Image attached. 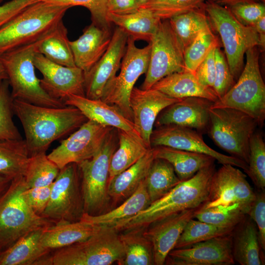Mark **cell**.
I'll use <instances>...</instances> for the list:
<instances>
[{"label": "cell", "instance_id": "6da1fadb", "mask_svg": "<svg viewBox=\"0 0 265 265\" xmlns=\"http://www.w3.org/2000/svg\"><path fill=\"white\" fill-rule=\"evenodd\" d=\"M14 114L24 131L29 157L46 153L51 143L78 129L88 119L77 108H54L13 100Z\"/></svg>", "mask_w": 265, "mask_h": 265}, {"label": "cell", "instance_id": "7a4b0ae2", "mask_svg": "<svg viewBox=\"0 0 265 265\" xmlns=\"http://www.w3.org/2000/svg\"><path fill=\"white\" fill-rule=\"evenodd\" d=\"M215 170L214 163L202 168L191 178L181 182L144 210L112 227L117 231L145 228L151 223L172 214L199 208L207 200L212 177Z\"/></svg>", "mask_w": 265, "mask_h": 265}, {"label": "cell", "instance_id": "3957f363", "mask_svg": "<svg viewBox=\"0 0 265 265\" xmlns=\"http://www.w3.org/2000/svg\"><path fill=\"white\" fill-rule=\"evenodd\" d=\"M70 7L39 0L0 28V56L35 42L50 32Z\"/></svg>", "mask_w": 265, "mask_h": 265}, {"label": "cell", "instance_id": "277c9868", "mask_svg": "<svg viewBox=\"0 0 265 265\" xmlns=\"http://www.w3.org/2000/svg\"><path fill=\"white\" fill-rule=\"evenodd\" d=\"M38 41V40H37ZM37 41L7 52L0 56L5 69L13 100L33 105L60 108L66 106L50 96L42 87L36 76L33 57Z\"/></svg>", "mask_w": 265, "mask_h": 265}, {"label": "cell", "instance_id": "5b68a950", "mask_svg": "<svg viewBox=\"0 0 265 265\" xmlns=\"http://www.w3.org/2000/svg\"><path fill=\"white\" fill-rule=\"evenodd\" d=\"M246 62L238 79L211 108L230 107L248 114L262 127L265 119V85L259 66L258 47L245 53Z\"/></svg>", "mask_w": 265, "mask_h": 265}, {"label": "cell", "instance_id": "8992f818", "mask_svg": "<svg viewBox=\"0 0 265 265\" xmlns=\"http://www.w3.org/2000/svg\"><path fill=\"white\" fill-rule=\"evenodd\" d=\"M204 8L210 24L220 36L227 62L236 81L243 70L246 52L259 46L258 34L253 26L240 23L226 6L206 1Z\"/></svg>", "mask_w": 265, "mask_h": 265}, {"label": "cell", "instance_id": "52a82bcc", "mask_svg": "<svg viewBox=\"0 0 265 265\" xmlns=\"http://www.w3.org/2000/svg\"><path fill=\"white\" fill-rule=\"evenodd\" d=\"M27 188L24 176L13 178L0 196V250L8 248L20 238L33 230L54 223L35 214L24 200Z\"/></svg>", "mask_w": 265, "mask_h": 265}, {"label": "cell", "instance_id": "ba28073f", "mask_svg": "<svg viewBox=\"0 0 265 265\" xmlns=\"http://www.w3.org/2000/svg\"><path fill=\"white\" fill-rule=\"evenodd\" d=\"M259 127L255 119L238 109L211 108L207 133L218 147L248 164L250 139Z\"/></svg>", "mask_w": 265, "mask_h": 265}, {"label": "cell", "instance_id": "9c48e42d", "mask_svg": "<svg viewBox=\"0 0 265 265\" xmlns=\"http://www.w3.org/2000/svg\"><path fill=\"white\" fill-rule=\"evenodd\" d=\"M124 257L118 232L101 226L87 239L52 252V265H110Z\"/></svg>", "mask_w": 265, "mask_h": 265}, {"label": "cell", "instance_id": "30bf717a", "mask_svg": "<svg viewBox=\"0 0 265 265\" xmlns=\"http://www.w3.org/2000/svg\"><path fill=\"white\" fill-rule=\"evenodd\" d=\"M116 141L112 131L98 153L78 164L84 211L91 215L104 212L110 199L107 192L109 170Z\"/></svg>", "mask_w": 265, "mask_h": 265}, {"label": "cell", "instance_id": "8fae6325", "mask_svg": "<svg viewBox=\"0 0 265 265\" xmlns=\"http://www.w3.org/2000/svg\"><path fill=\"white\" fill-rule=\"evenodd\" d=\"M151 47L149 43L146 47L139 48L135 46V41L128 36L120 72L107 85L101 98L104 102L116 106L132 121L130 95L138 79L147 71Z\"/></svg>", "mask_w": 265, "mask_h": 265}, {"label": "cell", "instance_id": "7c38bea8", "mask_svg": "<svg viewBox=\"0 0 265 265\" xmlns=\"http://www.w3.org/2000/svg\"><path fill=\"white\" fill-rule=\"evenodd\" d=\"M84 213L80 176L77 163L60 169L52 184L48 204L41 216L54 223L80 221Z\"/></svg>", "mask_w": 265, "mask_h": 265}, {"label": "cell", "instance_id": "4fadbf2b", "mask_svg": "<svg viewBox=\"0 0 265 265\" xmlns=\"http://www.w3.org/2000/svg\"><path fill=\"white\" fill-rule=\"evenodd\" d=\"M239 168L223 164L214 172L207 201L199 208L216 206L238 208L246 214L255 199L256 192Z\"/></svg>", "mask_w": 265, "mask_h": 265}, {"label": "cell", "instance_id": "5bb4252c", "mask_svg": "<svg viewBox=\"0 0 265 265\" xmlns=\"http://www.w3.org/2000/svg\"><path fill=\"white\" fill-rule=\"evenodd\" d=\"M149 64L141 89H148L164 77L185 71L184 53L168 20H161L150 42Z\"/></svg>", "mask_w": 265, "mask_h": 265}, {"label": "cell", "instance_id": "9a60e30c", "mask_svg": "<svg viewBox=\"0 0 265 265\" xmlns=\"http://www.w3.org/2000/svg\"><path fill=\"white\" fill-rule=\"evenodd\" d=\"M112 129L88 120L62 140L48 157L59 169L70 163L78 164L90 159L101 149Z\"/></svg>", "mask_w": 265, "mask_h": 265}, {"label": "cell", "instance_id": "2e32d148", "mask_svg": "<svg viewBox=\"0 0 265 265\" xmlns=\"http://www.w3.org/2000/svg\"><path fill=\"white\" fill-rule=\"evenodd\" d=\"M150 143L151 147L163 146L207 155L222 165L231 164L243 169L246 173L248 171L246 163L212 149L205 143L202 134L194 129L176 125L158 127L153 131Z\"/></svg>", "mask_w": 265, "mask_h": 265}, {"label": "cell", "instance_id": "e0dca14e", "mask_svg": "<svg viewBox=\"0 0 265 265\" xmlns=\"http://www.w3.org/2000/svg\"><path fill=\"white\" fill-rule=\"evenodd\" d=\"M33 63L43 76L42 87L52 98L64 103L70 95L85 96L84 75L80 69L55 63L38 53L34 54Z\"/></svg>", "mask_w": 265, "mask_h": 265}, {"label": "cell", "instance_id": "ac0fdd59", "mask_svg": "<svg viewBox=\"0 0 265 265\" xmlns=\"http://www.w3.org/2000/svg\"><path fill=\"white\" fill-rule=\"evenodd\" d=\"M232 233L197 242L187 247L173 249L168 254L164 265H234L236 263L232 254Z\"/></svg>", "mask_w": 265, "mask_h": 265}, {"label": "cell", "instance_id": "d6986e66", "mask_svg": "<svg viewBox=\"0 0 265 265\" xmlns=\"http://www.w3.org/2000/svg\"><path fill=\"white\" fill-rule=\"evenodd\" d=\"M128 36L117 27L112 35L106 52L84 75L85 97L101 99L105 88L116 76L124 55Z\"/></svg>", "mask_w": 265, "mask_h": 265}, {"label": "cell", "instance_id": "ffe728a7", "mask_svg": "<svg viewBox=\"0 0 265 265\" xmlns=\"http://www.w3.org/2000/svg\"><path fill=\"white\" fill-rule=\"evenodd\" d=\"M181 99H175L151 88L143 89L133 87L130 98L134 128L149 148L153 127L159 114L169 106Z\"/></svg>", "mask_w": 265, "mask_h": 265}, {"label": "cell", "instance_id": "44dd1931", "mask_svg": "<svg viewBox=\"0 0 265 265\" xmlns=\"http://www.w3.org/2000/svg\"><path fill=\"white\" fill-rule=\"evenodd\" d=\"M213 102L197 97H187L169 106L158 115L155 124L158 127L176 125L207 132L210 110Z\"/></svg>", "mask_w": 265, "mask_h": 265}, {"label": "cell", "instance_id": "7402d4cb", "mask_svg": "<svg viewBox=\"0 0 265 265\" xmlns=\"http://www.w3.org/2000/svg\"><path fill=\"white\" fill-rule=\"evenodd\" d=\"M197 209L186 210L155 221L144 228L143 233L153 247L154 264L164 265L187 222L194 218Z\"/></svg>", "mask_w": 265, "mask_h": 265}, {"label": "cell", "instance_id": "603a6c76", "mask_svg": "<svg viewBox=\"0 0 265 265\" xmlns=\"http://www.w3.org/2000/svg\"><path fill=\"white\" fill-rule=\"evenodd\" d=\"M111 36L110 29L93 23L85 27L77 39L70 41L76 66L87 73L106 52Z\"/></svg>", "mask_w": 265, "mask_h": 265}, {"label": "cell", "instance_id": "cb8c5ba5", "mask_svg": "<svg viewBox=\"0 0 265 265\" xmlns=\"http://www.w3.org/2000/svg\"><path fill=\"white\" fill-rule=\"evenodd\" d=\"M64 103L79 109L88 120L139 136L132 121L126 117L116 106L101 99L70 95Z\"/></svg>", "mask_w": 265, "mask_h": 265}, {"label": "cell", "instance_id": "d4e9b609", "mask_svg": "<svg viewBox=\"0 0 265 265\" xmlns=\"http://www.w3.org/2000/svg\"><path fill=\"white\" fill-rule=\"evenodd\" d=\"M44 228L31 231L0 253V265H49L52 251L40 242Z\"/></svg>", "mask_w": 265, "mask_h": 265}, {"label": "cell", "instance_id": "484cf974", "mask_svg": "<svg viewBox=\"0 0 265 265\" xmlns=\"http://www.w3.org/2000/svg\"><path fill=\"white\" fill-rule=\"evenodd\" d=\"M232 254L235 263L240 265H265V252L260 246L256 225L248 215L233 231Z\"/></svg>", "mask_w": 265, "mask_h": 265}, {"label": "cell", "instance_id": "4316f807", "mask_svg": "<svg viewBox=\"0 0 265 265\" xmlns=\"http://www.w3.org/2000/svg\"><path fill=\"white\" fill-rule=\"evenodd\" d=\"M155 158L151 148L134 164L110 180L107 186L109 198L115 203L123 202L132 195L145 180Z\"/></svg>", "mask_w": 265, "mask_h": 265}, {"label": "cell", "instance_id": "83f0119b", "mask_svg": "<svg viewBox=\"0 0 265 265\" xmlns=\"http://www.w3.org/2000/svg\"><path fill=\"white\" fill-rule=\"evenodd\" d=\"M101 227L81 220L54 223L44 229L41 244L45 248L53 251L87 239Z\"/></svg>", "mask_w": 265, "mask_h": 265}, {"label": "cell", "instance_id": "f1b7e54d", "mask_svg": "<svg viewBox=\"0 0 265 265\" xmlns=\"http://www.w3.org/2000/svg\"><path fill=\"white\" fill-rule=\"evenodd\" d=\"M152 88L175 99L197 97L213 102L218 99L212 88L203 85L194 73L186 71L168 75L157 82Z\"/></svg>", "mask_w": 265, "mask_h": 265}, {"label": "cell", "instance_id": "f546056e", "mask_svg": "<svg viewBox=\"0 0 265 265\" xmlns=\"http://www.w3.org/2000/svg\"><path fill=\"white\" fill-rule=\"evenodd\" d=\"M150 204L145 180L132 195L116 208L96 215L84 213L80 220L93 225L112 227L136 215Z\"/></svg>", "mask_w": 265, "mask_h": 265}, {"label": "cell", "instance_id": "4dcf8cb0", "mask_svg": "<svg viewBox=\"0 0 265 265\" xmlns=\"http://www.w3.org/2000/svg\"><path fill=\"white\" fill-rule=\"evenodd\" d=\"M152 148L155 158L165 159L172 164L181 182L191 178L200 170L215 161L213 157L203 154L163 146Z\"/></svg>", "mask_w": 265, "mask_h": 265}, {"label": "cell", "instance_id": "1f68e13d", "mask_svg": "<svg viewBox=\"0 0 265 265\" xmlns=\"http://www.w3.org/2000/svg\"><path fill=\"white\" fill-rule=\"evenodd\" d=\"M107 19L135 41L141 40L149 43L161 21L151 11L141 8L125 14L108 13Z\"/></svg>", "mask_w": 265, "mask_h": 265}, {"label": "cell", "instance_id": "d6a6232c", "mask_svg": "<svg viewBox=\"0 0 265 265\" xmlns=\"http://www.w3.org/2000/svg\"><path fill=\"white\" fill-rule=\"evenodd\" d=\"M67 33L62 20L50 32L37 41V52L55 63L76 67Z\"/></svg>", "mask_w": 265, "mask_h": 265}, {"label": "cell", "instance_id": "836d02e7", "mask_svg": "<svg viewBox=\"0 0 265 265\" xmlns=\"http://www.w3.org/2000/svg\"><path fill=\"white\" fill-rule=\"evenodd\" d=\"M118 148L110 162L108 181L142 158L151 148L135 134L118 130Z\"/></svg>", "mask_w": 265, "mask_h": 265}, {"label": "cell", "instance_id": "e575fe53", "mask_svg": "<svg viewBox=\"0 0 265 265\" xmlns=\"http://www.w3.org/2000/svg\"><path fill=\"white\" fill-rule=\"evenodd\" d=\"M144 228L124 230L119 234L124 257L119 265H155L152 242L144 234Z\"/></svg>", "mask_w": 265, "mask_h": 265}, {"label": "cell", "instance_id": "d590c367", "mask_svg": "<svg viewBox=\"0 0 265 265\" xmlns=\"http://www.w3.org/2000/svg\"><path fill=\"white\" fill-rule=\"evenodd\" d=\"M168 21L183 53L200 32L210 26L204 6L174 16Z\"/></svg>", "mask_w": 265, "mask_h": 265}, {"label": "cell", "instance_id": "8d00e7d4", "mask_svg": "<svg viewBox=\"0 0 265 265\" xmlns=\"http://www.w3.org/2000/svg\"><path fill=\"white\" fill-rule=\"evenodd\" d=\"M181 182L170 162L155 158L145 179L151 203L165 195Z\"/></svg>", "mask_w": 265, "mask_h": 265}, {"label": "cell", "instance_id": "74e56055", "mask_svg": "<svg viewBox=\"0 0 265 265\" xmlns=\"http://www.w3.org/2000/svg\"><path fill=\"white\" fill-rule=\"evenodd\" d=\"M29 158L25 140L0 139V175L11 179L24 176Z\"/></svg>", "mask_w": 265, "mask_h": 265}, {"label": "cell", "instance_id": "f35d334b", "mask_svg": "<svg viewBox=\"0 0 265 265\" xmlns=\"http://www.w3.org/2000/svg\"><path fill=\"white\" fill-rule=\"evenodd\" d=\"M60 169L49 159L46 153L29 157L24 175L27 188L51 185L57 177Z\"/></svg>", "mask_w": 265, "mask_h": 265}, {"label": "cell", "instance_id": "ab89813d", "mask_svg": "<svg viewBox=\"0 0 265 265\" xmlns=\"http://www.w3.org/2000/svg\"><path fill=\"white\" fill-rule=\"evenodd\" d=\"M235 228L218 226L193 218L186 224L174 249L187 247L197 242L230 234Z\"/></svg>", "mask_w": 265, "mask_h": 265}, {"label": "cell", "instance_id": "60d3db41", "mask_svg": "<svg viewBox=\"0 0 265 265\" xmlns=\"http://www.w3.org/2000/svg\"><path fill=\"white\" fill-rule=\"evenodd\" d=\"M218 46L210 26L203 30L184 52L185 71L194 73L212 49Z\"/></svg>", "mask_w": 265, "mask_h": 265}, {"label": "cell", "instance_id": "b9f144b4", "mask_svg": "<svg viewBox=\"0 0 265 265\" xmlns=\"http://www.w3.org/2000/svg\"><path fill=\"white\" fill-rule=\"evenodd\" d=\"M248 165L246 174L257 189L265 191V143L263 134L257 130L250 139Z\"/></svg>", "mask_w": 265, "mask_h": 265}, {"label": "cell", "instance_id": "7bdbcfd3", "mask_svg": "<svg viewBox=\"0 0 265 265\" xmlns=\"http://www.w3.org/2000/svg\"><path fill=\"white\" fill-rule=\"evenodd\" d=\"M246 215L236 207L216 206L197 209L194 218L218 226L235 228Z\"/></svg>", "mask_w": 265, "mask_h": 265}, {"label": "cell", "instance_id": "ee69618b", "mask_svg": "<svg viewBox=\"0 0 265 265\" xmlns=\"http://www.w3.org/2000/svg\"><path fill=\"white\" fill-rule=\"evenodd\" d=\"M207 0H150L139 8L151 11L161 20L203 7Z\"/></svg>", "mask_w": 265, "mask_h": 265}, {"label": "cell", "instance_id": "f6af8a7d", "mask_svg": "<svg viewBox=\"0 0 265 265\" xmlns=\"http://www.w3.org/2000/svg\"><path fill=\"white\" fill-rule=\"evenodd\" d=\"M13 99L6 80L0 86V139H23L13 120Z\"/></svg>", "mask_w": 265, "mask_h": 265}, {"label": "cell", "instance_id": "bcb514c9", "mask_svg": "<svg viewBox=\"0 0 265 265\" xmlns=\"http://www.w3.org/2000/svg\"><path fill=\"white\" fill-rule=\"evenodd\" d=\"M56 5L70 8L81 6L90 12L92 23L105 28L110 29V24L107 19V0H41Z\"/></svg>", "mask_w": 265, "mask_h": 265}, {"label": "cell", "instance_id": "7dc6e473", "mask_svg": "<svg viewBox=\"0 0 265 265\" xmlns=\"http://www.w3.org/2000/svg\"><path fill=\"white\" fill-rule=\"evenodd\" d=\"M215 79L212 89L219 99L225 94L236 82L218 46L215 50Z\"/></svg>", "mask_w": 265, "mask_h": 265}, {"label": "cell", "instance_id": "c3c4849f", "mask_svg": "<svg viewBox=\"0 0 265 265\" xmlns=\"http://www.w3.org/2000/svg\"><path fill=\"white\" fill-rule=\"evenodd\" d=\"M234 17L242 24L253 26L265 16L264 2H246L227 7Z\"/></svg>", "mask_w": 265, "mask_h": 265}, {"label": "cell", "instance_id": "681fc988", "mask_svg": "<svg viewBox=\"0 0 265 265\" xmlns=\"http://www.w3.org/2000/svg\"><path fill=\"white\" fill-rule=\"evenodd\" d=\"M52 185L26 188L22 193V196L31 210L37 215L41 216L49 202Z\"/></svg>", "mask_w": 265, "mask_h": 265}, {"label": "cell", "instance_id": "f907efd6", "mask_svg": "<svg viewBox=\"0 0 265 265\" xmlns=\"http://www.w3.org/2000/svg\"><path fill=\"white\" fill-rule=\"evenodd\" d=\"M256 196L248 215L256 225L262 250L265 251V191L256 190Z\"/></svg>", "mask_w": 265, "mask_h": 265}, {"label": "cell", "instance_id": "816d5d0a", "mask_svg": "<svg viewBox=\"0 0 265 265\" xmlns=\"http://www.w3.org/2000/svg\"><path fill=\"white\" fill-rule=\"evenodd\" d=\"M213 47L204 60L199 64L194 74L203 85L212 88L215 79V50Z\"/></svg>", "mask_w": 265, "mask_h": 265}, {"label": "cell", "instance_id": "f5cc1de1", "mask_svg": "<svg viewBox=\"0 0 265 265\" xmlns=\"http://www.w3.org/2000/svg\"><path fill=\"white\" fill-rule=\"evenodd\" d=\"M39 0H11L0 5V28L24 9Z\"/></svg>", "mask_w": 265, "mask_h": 265}, {"label": "cell", "instance_id": "db71d44e", "mask_svg": "<svg viewBox=\"0 0 265 265\" xmlns=\"http://www.w3.org/2000/svg\"><path fill=\"white\" fill-rule=\"evenodd\" d=\"M138 9L136 0H107V13L125 14Z\"/></svg>", "mask_w": 265, "mask_h": 265}, {"label": "cell", "instance_id": "11a10c76", "mask_svg": "<svg viewBox=\"0 0 265 265\" xmlns=\"http://www.w3.org/2000/svg\"><path fill=\"white\" fill-rule=\"evenodd\" d=\"M253 27L258 34L260 41L259 46L262 50L265 47V16L260 19Z\"/></svg>", "mask_w": 265, "mask_h": 265}, {"label": "cell", "instance_id": "9f6ffc18", "mask_svg": "<svg viewBox=\"0 0 265 265\" xmlns=\"http://www.w3.org/2000/svg\"><path fill=\"white\" fill-rule=\"evenodd\" d=\"M206 1L212 2L226 7L241 3L264 2V0H207Z\"/></svg>", "mask_w": 265, "mask_h": 265}, {"label": "cell", "instance_id": "6f0895ef", "mask_svg": "<svg viewBox=\"0 0 265 265\" xmlns=\"http://www.w3.org/2000/svg\"><path fill=\"white\" fill-rule=\"evenodd\" d=\"M12 180L8 177L0 175V196L7 189Z\"/></svg>", "mask_w": 265, "mask_h": 265}, {"label": "cell", "instance_id": "680465c9", "mask_svg": "<svg viewBox=\"0 0 265 265\" xmlns=\"http://www.w3.org/2000/svg\"><path fill=\"white\" fill-rule=\"evenodd\" d=\"M8 79L7 75L3 65L0 60V86L2 82Z\"/></svg>", "mask_w": 265, "mask_h": 265}, {"label": "cell", "instance_id": "91938a15", "mask_svg": "<svg viewBox=\"0 0 265 265\" xmlns=\"http://www.w3.org/2000/svg\"><path fill=\"white\" fill-rule=\"evenodd\" d=\"M149 0H136V2L139 8V7L144 4L145 3L147 2Z\"/></svg>", "mask_w": 265, "mask_h": 265}, {"label": "cell", "instance_id": "94428289", "mask_svg": "<svg viewBox=\"0 0 265 265\" xmlns=\"http://www.w3.org/2000/svg\"><path fill=\"white\" fill-rule=\"evenodd\" d=\"M2 1V0H0V3Z\"/></svg>", "mask_w": 265, "mask_h": 265}, {"label": "cell", "instance_id": "6125c7cd", "mask_svg": "<svg viewBox=\"0 0 265 265\" xmlns=\"http://www.w3.org/2000/svg\"><path fill=\"white\" fill-rule=\"evenodd\" d=\"M1 250H0V252H1Z\"/></svg>", "mask_w": 265, "mask_h": 265}]
</instances>
